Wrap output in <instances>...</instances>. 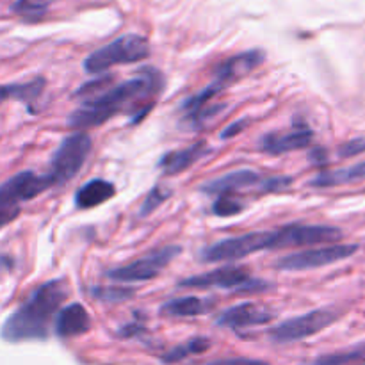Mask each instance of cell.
I'll use <instances>...</instances> for the list:
<instances>
[{"label":"cell","mask_w":365,"mask_h":365,"mask_svg":"<svg viewBox=\"0 0 365 365\" xmlns=\"http://www.w3.org/2000/svg\"><path fill=\"white\" fill-rule=\"evenodd\" d=\"M362 178H365V160L351 168H344V170L319 173L316 178L309 182V185H312V187H334V185H342L348 184V182L362 180Z\"/></svg>","instance_id":"21"},{"label":"cell","mask_w":365,"mask_h":365,"mask_svg":"<svg viewBox=\"0 0 365 365\" xmlns=\"http://www.w3.org/2000/svg\"><path fill=\"white\" fill-rule=\"evenodd\" d=\"M252 278L246 267L225 266L220 269L207 271L178 282V287L184 289H230L239 292L242 285Z\"/></svg>","instance_id":"11"},{"label":"cell","mask_w":365,"mask_h":365,"mask_svg":"<svg viewBox=\"0 0 365 365\" xmlns=\"http://www.w3.org/2000/svg\"><path fill=\"white\" fill-rule=\"evenodd\" d=\"M53 187L48 175H38L34 171H21L0 185V209L18 207V203L29 202Z\"/></svg>","instance_id":"10"},{"label":"cell","mask_w":365,"mask_h":365,"mask_svg":"<svg viewBox=\"0 0 365 365\" xmlns=\"http://www.w3.org/2000/svg\"><path fill=\"white\" fill-rule=\"evenodd\" d=\"M341 312L337 309H317L312 312H307L303 316L292 317L284 321L278 327L271 328L269 339L278 344H289V342H298L307 337L319 334L327 330L328 327L339 319Z\"/></svg>","instance_id":"5"},{"label":"cell","mask_w":365,"mask_h":365,"mask_svg":"<svg viewBox=\"0 0 365 365\" xmlns=\"http://www.w3.org/2000/svg\"><path fill=\"white\" fill-rule=\"evenodd\" d=\"M342 239V230L327 225H285L278 230H269L267 250L305 248L323 242H334Z\"/></svg>","instance_id":"6"},{"label":"cell","mask_w":365,"mask_h":365,"mask_svg":"<svg viewBox=\"0 0 365 365\" xmlns=\"http://www.w3.org/2000/svg\"><path fill=\"white\" fill-rule=\"evenodd\" d=\"M267 239H269V232H250L237 237L221 239L203 250L202 260L209 264L234 262V260L267 250Z\"/></svg>","instance_id":"9"},{"label":"cell","mask_w":365,"mask_h":365,"mask_svg":"<svg viewBox=\"0 0 365 365\" xmlns=\"http://www.w3.org/2000/svg\"><path fill=\"white\" fill-rule=\"evenodd\" d=\"M209 348H210L209 339L196 337V339H191V341H187L185 344H180L177 346V348L171 349V351H168L163 360L166 364H177L180 362V360L187 359L189 355H200V353H205Z\"/></svg>","instance_id":"22"},{"label":"cell","mask_w":365,"mask_h":365,"mask_svg":"<svg viewBox=\"0 0 365 365\" xmlns=\"http://www.w3.org/2000/svg\"><path fill=\"white\" fill-rule=\"evenodd\" d=\"M68 285L63 278L48 280L36 287L27 299L4 321L0 337L6 342L45 341L53 317L68 298Z\"/></svg>","instance_id":"2"},{"label":"cell","mask_w":365,"mask_h":365,"mask_svg":"<svg viewBox=\"0 0 365 365\" xmlns=\"http://www.w3.org/2000/svg\"><path fill=\"white\" fill-rule=\"evenodd\" d=\"M148 56V39L139 34H125L110 41L109 45L89 53L84 61V70L88 73L98 75L110 70L113 66H118V64L139 63Z\"/></svg>","instance_id":"3"},{"label":"cell","mask_w":365,"mask_h":365,"mask_svg":"<svg viewBox=\"0 0 365 365\" xmlns=\"http://www.w3.org/2000/svg\"><path fill=\"white\" fill-rule=\"evenodd\" d=\"M20 216V207H11V209H0V228L6 225L13 223L16 217Z\"/></svg>","instance_id":"33"},{"label":"cell","mask_w":365,"mask_h":365,"mask_svg":"<svg viewBox=\"0 0 365 365\" xmlns=\"http://www.w3.org/2000/svg\"><path fill=\"white\" fill-rule=\"evenodd\" d=\"M266 61V53L262 50H246L234 57H228L227 61L216 66L214 70V81L220 82L223 88H228L234 82L241 81L246 75L260 66Z\"/></svg>","instance_id":"12"},{"label":"cell","mask_w":365,"mask_h":365,"mask_svg":"<svg viewBox=\"0 0 365 365\" xmlns=\"http://www.w3.org/2000/svg\"><path fill=\"white\" fill-rule=\"evenodd\" d=\"M310 159H312L314 163H324V160H327V152L321 148L312 150V153H310Z\"/></svg>","instance_id":"35"},{"label":"cell","mask_w":365,"mask_h":365,"mask_svg":"<svg viewBox=\"0 0 365 365\" xmlns=\"http://www.w3.org/2000/svg\"><path fill=\"white\" fill-rule=\"evenodd\" d=\"M242 210H245V205H242L234 195L217 196L216 202L212 203V212L220 217L237 216V214H241Z\"/></svg>","instance_id":"26"},{"label":"cell","mask_w":365,"mask_h":365,"mask_svg":"<svg viewBox=\"0 0 365 365\" xmlns=\"http://www.w3.org/2000/svg\"><path fill=\"white\" fill-rule=\"evenodd\" d=\"M210 146L205 141H198L195 145L187 146V148L175 150V152H168L163 159L159 160V166L166 175H178L182 171H187L192 164L198 163L205 155H209Z\"/></svg>","instance_id":"17"},{"label":"cell","mask_w":365,"mask_h":365,"mask_svg":"<svg viewBox=\"0 0 365 365\" xmlns=\"http://www.w3.org/2000/svg\"><path fill=\"white\" fill-rule=\"evenodd\" d=\"M205 365H269L262 360L255 359H245V356H239V359H225V360H214Z\"/></svg>","instance_id":"31"},{"label":"cell","mask_w":365,"mask_h":365,"mask_svg":"<svg viewBox=\"0 0 365 365\" xmlns=\"http://www.w3.org/2000/svg\"><path fill=\"white\" fill-rule=\"evenodd\" d=\"M182 253L180 246H164V248L155 250V252L148 253L143 259L134 260V262L127 264V266L114 267L107 273V277L120 284H132V282H146L152 278L159 277L160 271L173 262L178 255Z\"/></svg>","instance_id":"8"},{"label":"cell","mask_w":365,"mask_h":365,"mask_svg":"<svg viewBox=\"0 0 365 365\" xmlns=\"http://www.w3.org/2000/svg\"><path fill=\"white\" fill-rule=\"evenodd\" d=\"M50 4H52V0H16L11 6V11L18 16L38 20L48 11Z\"/></svg>","instance_id":"24"},{"label":"cell","mask_w":365,"mask_h":365,"mask_svg":"<svg viewBox=\"0 0 365 365\" xmlns=\"http://www.w3.org/2000/svg\"><path fill=\"white\" fill-rule=\"evenodd\" d=\"M216 307V302L198 296H184V298H173L160 307V314L170 317H195L210 312Z\"/></svg>","instance_id":"19"},{"label":"cell","mask_w":365,"mask_h":365,"mask_svg":"<svg viewBox=\"0 0 365 365\" xmlns=\"http://www.w3.org/2000/svg\"><path fill=\"white\" fill-rule=\"evenodd\" d=\"M274 319L273 310L260 307L257 303H239V305L230 307V309L223 310L217 316L216 323L221 328H250V327H260V324H267Z\"/></svg>","instance_id":"13"},{"label":"cell","mask_w":365,"mask_h":365,"mask_svg":"<svg viewBox=\"0 0 365 365\" xmlns=\"http://www.w3.org/2000/svg\"><path fill=\"white\" fill-rule=\"evenodd\" d=\"M93 296L103 302H123V299H130L134 296V289L121 287V285H107V287H96L93 289Z\"/></svg>","instance_id":"28"},{"label":"cell","mask_w":365,"mask_h":365,"mask_svg":"<svg viewBox=\"0 0 365 365\" xmlns=\"http://www.w3.org/2000/svg\"><path fill=\"white\" fill-rule=\"evenodd\" d=\"M114 195H116V187L113 182L103 180V178H93L75 192V205L81 210H88L109 202Z\"/></svg>","instance_id":"18"},{"label":"cell","mask_w":365,"mask_h":365,"mask_svg":"<svg viewBox=\"0 0 365 365\" xmlns=\"http://www.w3.org/2000/svg\"><path fill=\"white\" fill-rule=\"evenodd\" d=\"M223 89L225 88L220 84V82L214 81L212 84L207 86L205 89H202V91L196 93V95L189 96V98L184 102V106H182V110L185 113V116L198 113L200 109H203V107L209 106V103L212 102V100L216 98L221 91H223Z\"/></svg>","instance_id":"23"},{"label":"cell","mask_w":365,"mask_h":365,"mask_svg":"<svg viewBox=\"0 0 365 365\" xmlns=\"http://www.w3.org/2000/svg\"><path fill=\"white\" fill-rule=\"evenodd\" d=\"M359 250V245H328L321 248L303 250V252L291 253L277 260L274 267L280 271H307L317 267L331 266L335 262L349 259Z\"/></svg>","instance_id":"7"},{"label":"cell","mask_w":365,"mask_h":365,"mask_svg":"<svg viewBox=\"0 0 365 365\" xmlns=\"http://www.w3.org/2000/svg\"><path fill=\"white\" fill-rule=\"evenodd\" d=\"M163 86L164 77L160 71H157L155 68H143L135 77L113 86L93 98L84 100L82 106L68 118V125L71 128H78L81 132L86 128L100 127L107 120L120 114L127 106L132 103L141 106L146 100L152 102V98L160 93Z\"/></svg>","instance_id":"1"},{"label":"cell","mask_w":365,"mask_h":365,"mask_svg":"<svg viewBox=\"0 0 365 365\" xmlns=\"http://www.w3.org/2000/svg\"><path fill=\"white\" fill-rule=\"evenodd\" d=\"M260 175L255 173L252 170H237L232 171V173L223 175L220 178H214V180L205 182L202 185V191L207 192V195H234L237 191H245V189L260 185Z\"/></svg>","instance_id":"16"},{"label":"cell","mask_w":365,"mask_h":365,"mask_svg":"<svg viewBox=\"0 0 365 365\" xmlns=\"http://www.w3.org/2000/svg\"><path fill=\"white\" fill-rule=\"evenodd\" d=\"M93 141L86 132H75L66 135L57 146L50 163V171L46 175L52 180V185H63L77 177L84 163L91 153Z\"/></svg>","instance_id":"4"},{"label":"cell","mask_w":365,"mask_h":365,"mask_svg":"<svg viewBox=\"0 0 365 365\" xmlns=\"http://www.w3.org/2000/svg\"><path fill=\"white\" fill-rule=\"evenodd\" d=\"M139 331H143L141 324H127V327L121 328L120 335L121 337H132V335L139 334Z\"/></svg>","instance_id":"34"},{"label":"cell","mask_w":365,"mask_h":365,"mask_svg":"<svg viewBox=\"0 0 365 365\" xmlns=\"http://www.w3.org/2000/svg\"><path fill=\"white\" fill-rule=\"evenodd\" d=\"M360 365H365V362H364V364H360Z\"/></svg>","instance_id":"37"},{"label":"cell","mask_w":365,"mask_h":365,"mask_svg":"<svg viewBox=\"0 0 365 365\" xmlns=\"http://www.w3.org/2000/svg\"><path fill=\"white\" fill-rule=\"evenodd\" d=\"M364 152H365V138H355L351 139V141L339 146V157H342V159H349V157L360 155V153Z\"/></svg>","instance_id":"29"},{"label":"cell","mask_w":365,"mask_h":365,"mask_svg":"<svg viewBox=\"0 0 365 365\" xmlns=\"http://www.w3.org/2000/svg\"><path fill=\"white\" fill-rule=\"evenodd\" d=\"M291 178L289 177H271L267 180L260 182V191L262 192H278V191H284L291 185Z\"/></svg>","instance_id":"30"},{"label":"cell","mask_w":365,"mask_h":365,"mask_svg":"<svg viewBox=\"0 0 365 365\" xmlns=\"http://www.w3.org/2000/svg\"><path fill=\"white\" fill-rule=\"evenodd\" d=\"M11 267H13V260H11L9 257H6V255H0V269L9 271Z\"/></svg>","instance_id":"36"},{"label":"cell","mask_w":365,"mask_h":365,"mask_svg":"<svg viewBox=\"0 0 365 365\" xmlns=\"http://www.w3.org/2000/svg\"><path fill=\"white\" fill-rule=\"evenodd\" d=\"M362 359H365V348L321 356V359L314 360V362H310L307 365H348V364L356 362V360H362Z\"/></svg>","instance_id":"27"},{"label":"cell","mask_w":365,"mask_h":365,"mask_svg":"<svg viewBox=\"0 0 365 365\" xmlns=\"http://www.w3.org/2000/svg\"><path fill=\"white\" fill-rule=\"evenodd\" d=\"M248 123H250L248 118H241V120L234 121V123H230V125H228L227 128H225L223 132H221V138H223V139H230V138H234V135H237L239 132L245 130L246 125H248Z\"/></svg>","instance_id":"32"},{"label":"cell","mask_w":365,"mask_h":365,"mask_svg":"<svg viewBox=\"0 0 365 365\" xmlns=\"http://www.w3.org/2000/svg\"><path fill=\"white\" fill-rule=\"evenodd\" d=\"M43 89H45V78L41 77L27 82H18V84L0 86V106L7 100H18L31 107V103L41 96Z\"/></svg>","instance_id":"20"},{"label":"cell","mask_w":365,"mask_h":365,"mask_svg":"<svg viewBox=\"0 0 365 365\" xmlns=\"http://www.w3.org/2000/svg\"><path fill=\"white\" fill-rule=\"evenodd\" d=\"M314 134L310 128L299 127L292 132L285 134H267L260 141V150L269 155H284V153L294 152V150H303L310 146Z\"/></svg>","instance_id":"15"},{"label":"cell","mask_w":365,"mask_h":365,"mask_svg":"<svg viewBox=\"0 0 365 365\" xmlns=\"http://www.w3.org/2000/svg\"><path fill=\"white\" fill-rule=\"evenodd\" d=\"M56 335L61 339H73L91 330V316L81 303H70L57 312L53 321Z\"/></svg>","instance_id":"14"},{"label":"cell","mask_w":365,"mask_h":365,"mask_svg":"<svg viewBox=\"0 0 365 365\" xmlns=\"http://www.w3.org/2000/svg\"><path fill=\"white\" fill-rule=\"evenodd\" d=\"M170 196H171V189H168L166 185H163V184H157L155 187H153L152 191L146 195L145 202H143L141 209H139V214H141L143 217L150 216V214L155 212V210L159 209V207L163 205V203L166 202Z\"/></svg>","instance_id":"25"}]
</instances>
